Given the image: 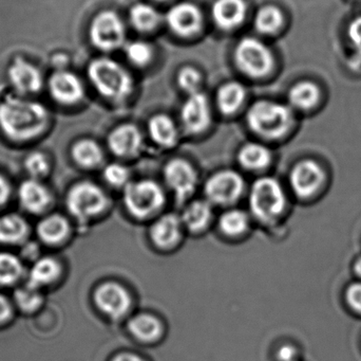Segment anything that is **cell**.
<instances>
[{
	"label": "cell",
	"instance_id": "cell-1",
	"mask_svg": "<svg viewBox=\"0 0 361 361\" xmlns=\"http://www.w3.org/2000/svg\"><path fill=\"white\" fill-rule=\"evenodd\" d=\"M48 123V112L42 104L16 97L0 103V129L15 141H29L39 136Z\"/></svg>",
	"mask_w": 361,
	"mask_h": 361
},
{
	"label": "cell",
	"instance_id": "cell-2",
	"mask_svg": "<svg viewBox=\"0 0 361 361\" xmlns=\"http://www.w3.org/2000/svg\"><path fill=\"white\" fill-rule=\"evenodd\" d=\"M88 76L97 90L109 99L123 100L133 91V78L114 59L99 57L91 61Z\"/></svg>",
	"mask_w": 361,
	"mask_h": 361
},
{
	"label": "cell",
	"instance_id": "cell-3",
	"mask_svg": "<svg viewBox=\"0 0 361 361\" xmlns=\"http://www.w3.org/2000/svg\"><path fill=\"white\" fill-rule=\"evenodd\" d=\"M247 123L261 137L275 139L286 133L292 124L290 107L277 102L261 100L252 104L247 112Z\"/></svg>",
	"mask_w": 361,
	"mask_h": 361
},
{
	"label": "cell",
	"instance_id": "cell-4",
	"mask_svg": "<svg viewBox=\"0 0 361 361\" xmlns=\"http://www.w3.org/2000/svg\"><path fill=\"white\" fill-rule=\"evenodd\" d=\"M250 206L255 218L265 224L273 222L286 207V195L281 184L271 177L257 180L250 191Z\"/></svg>",
	"mask_w": 361,
	"mask_h": 361
},
{
	"label": "cell",
	"instance_id": "cell-5",
	"mask_svg": "<svg viewBox=\"0 0 361 361\" xmlns=\"http://www.w3.org/2000/svg\"><path fill=\"white\" fill-rule=\"evenodd\" d=\"M165 203L162 188L152 180L129 182L125 187L124 203L131 215L147 218L156 214Z\"/></svg>",
	"mask_w": 361,
	"mask_h": 361
},
{
	"label": "cell",
	"instance_id": "cell-6",
	"mask_svg": "<svg viewBox=\"0 0 361 361\" xmlns=\"http://www.w3.org/2000/svg\"><path fill=\"white\" fill-rule=\"evenodd\" d=\"M235 59L243 73L261 78L271 71L274 57L269 47L254 37H245L235 47Z\"/></svg>",
	"mask_w": 361,
	"mask_h": 361
},
{
	"label": "cell",
	"instance_id": "cell-7",
	"mask_svg": "<svg viewBox=\"0 0 361 361\" xmlns=\"http://www.w3.org/2000/svg\"><path fill=\"white\" fill-rule=\"evenodd\" d=\"M67 206L70 213L78 220H90L105 210L107 197L97 184L80 182L68 193Z\"/></svg>",
	"mask_w": 361,
	"mask_h": 361
},
{
	"label": "cell",
	"instance_id": "cell-8",
	"mask_svg": "<svg viewBox=\"0 0 361 361\" xmlns=\"http://www.w3.org/2000/svg\"><path fill=\"white\" fill-rule=\"evenodd\" d=\"M89 35L92 44L99 50H114L124 44V23L114 11H103L93 18Z\"/></svg>",
	"mask_w": 361,
	"mask_h": 361
},
{
	"label": "cell",
	"instance_id": "cell-9",
	"mask_svg": "<svg viewBox=\"0 0 361 361\" xmlns=\"http://www.w3.org/2000/svg\"><path fill=\"white\" fill-rule=\"evenodd\" d=\"M94 302L101 313L114 321L125 319L133 304L130 292L116 282H107L99 286L95 290Z\"/></svg>",
	"mask_w": 361,
	"mask_h": 361
},
{
	"label": "cell",
	"instance_id": "cell-10",
	"mask_svg": "<svg viewBox=\"0 0 361 361\" xmlns=\"http://www.w3.org/2000/svg\"><path fill=\"white\" fill-rule=\"evenodd\" d=\"M244 182L237 172H218L205 184V194L209 203L228 206L235 203L243 192Z\"/></svg>",
	"mask_w": 361,
	"mask_h": 361
},
{
	"label": "cell",
	"instance_id": "cell-11",
	"mask_svg": "<svg viewBox=\"0 0 361 361\" xmlns=\"http://www.w3.org/2000/svg\"><path fill=\"white\" fill-rule=\"evenodd\" d=\"M324 180V170L317 162L309 159L297 163L290 172V187L300 199L312 196L320 188Z\"/></svg>",
	"mask_w": 361,
	"mask_h": 361
},
{
	"label": "cell",
	"instance_id": "cell-12",
	"mask_svg": "<svg viewBox=\"0 0 361 361\" xmlns=\"http://www.w3.org/2000/svg\"><path fill=\"white\" fill-rule=\"evenodd\" d=\"M164 177L169 188L175 192L178 201L188 199L197 187V172L190 163L183 159H173L165 167Z\"/></svg>",
	"mask_w": 361,
	"mask_h": 361
},
{
	"label": "cell",
	"instance_id": "cell-13",
	"mask_svg": "<svg viewBox=\"0 0 361 361\" xmlns=\"http://www.w3.org/2000/svg\"><path fill=\"white\" fill-rule=\"evenodd\" d=\"M180 119L185 129L190 133H200L208 126L210 122L209 104L203 93L197 91L189 95L180 110Z\"/></svg>",
	"mask_w": 361,
	"mask_h": 361
},
{
	"label": "cell",
	"instance_id": "cell-14",
	"mask_svg": "<svg viewBox=\"0 0 361 361\" xmlns=\"http://www.w3.org/2000/svg\"><path fill=\"white\" fill-rule=\"evenodd\" d=\"M49 90L55 101L63 105L78 103L84 95V87L75 74L59 71L49 80Z\"/></svg>",
	"mask_w": 361,
	"mask_h": 361
},
{
	"label": "cell",
	"instance_id": "cell-15",
	"mask_svg": "<svg viewBox=\"0 0 361 361\" xmlns=\"http://www.w3.org/2000/svg\"><path fill=\"white\" fill-rule=\"evenodd\" d=\"M166 21L176 33L180 36H189L201 27L202 15L195 4L180 2L167 12Z\"/></svg>",
	"mask_w": 361,
	"mask_h": 361
},
{
	"label": "cell",
	"instance_id": "cell-16",
	"mask_svg": "<svg viewBox=\"0 0 361 361\" xmlns=\"http://www.w3.org/2000/svg\"><path fill=\"white\" fill-rule=\"evenodd\" d=\"M8 78L14 88L23 95L38 93L44 84L39 70L21 59L13 61L8 68Z\"/></svg>",
	"mask_w": 361,
	"mask_h": 361
},
{
	"label": "cell",
	"instance_id": "cell-17",
	"mask_svg": "<svg viewBox=\"0 0 361 361\" xmlns=\"http://www.w3.org/2000/svg\"><path fill=\"white\" fill-rule=\"evenodd\" d=\"M182 220L176 214H165L152 225L150 237L162 249H171L180 243L183 237Z\"/></svg>",
	"mask_w": 361,
	"mask_h": 361
},
{
	"label": "cell",
	"instance_id": "cell-18",
	"mask_svg": "<svg viewBox=\"0 0 361 361\" xmlns=\"http://www.w3.org/2000/svg\"><path fill=\"white\" fill-rule=\"evenodd\" d=\"M141 133L135 125L123 124L116 127L108 137V146L114 154L130 157L137 154L142 146Z\"/></svg>",
	"mask_w": 361,
	"mask_h": 361
},
{
	"label": "cell",
	"instance_id": "cell-19",
	"mask_svg": "<svg viewBox=\"0 0 361 361\" xmlns=\"http://www.w3.org/2000/svg\"><path fill=\"white\" fill-rule=\"evenodd\" d=\"M247 12L244 0H216L212 4V15L221 29L231 30L243 23Z\"/></svg>",
	"mask_w": 361,
	"mask_h": 361
},
{
	"label": "cell",
	"instance_id": "cell-20",
	"mask_svg": "<svg viewBox=\"0 0 361 361\" xmlns=\"http://www.w3.org/2000/svg\"><path fill=\"white\" fill-rule=\"evenodd\" d=\"M19 199L25 210L32 213H40L48 207L51 196L49 191L37 179H30L19 188Z\"/></svg>",
	"mask_w": 361,
	"mask_h": 361
},
{
	"label": "cell",
	"instance_id": "cell-21",
	"mask_svg": "<svg viewBox=\"0 0 361 361\" xmlns=\"http://www.w3.org/2000/svg\"><path fill=\"white\" fill-rule=\"evenodd\" d=\"M130 334L144 343H156L163 334L162 322L149 314L133 316L128 322Z\"/></svg>",
	"mask_w": 361,
	"mask_h": 361
},
{
	"label": "cell",
	"instance_id": "cell-22",
	"mask_svg": "<svg viewBox=\"0 0 361 361\" xmlns=\"http://www.w3.org/2000/svg\"><path fill=\"white\" fill-rule=\"evenodd\" d=\"M212 218V208L209 201H195L183 211L180 220L183 226L192 233L205 230Z\"/></svg>",
	"mask_w": 361,
	"mask_h": 361
},
{
	"label": "cell",
	"instance_id": "cell-23",
	"mask_svg": "<svg viewBox=\"0 0 361 361\" xmlns=\"http://www.w3.org/2000/svg\"><path fill=\"white\" fill-rule=\"evenodd\" d=\"M149 134L159 146L171 148L178 139L175 122L166 114H156L149 121Z\"/></svg>",
	"mask_w": 361,
	"mask_h": 361
},
{
	"label": "cell",
	"instance_id": "cell-24",
	"mask_svg": "<svg viewBox=\"0 0 361 361\" xmlns=\"http://www.w3.org/2000/svg\"><path fill=\"white\" fill-rule=\"evenodd\" d=\"M320 90L315 83L302 81L297 83L288 93L290 106L298 110H307L314 107L319 101Z\"/></svg>",
	"mask_w": 361,
	"mask_h": 361
},
{
	"label": "cell",
	"instance_id": "cell-25",
	"mask_svg": "<svg viewBox=\"0 0 361 361\" xmlns=\"http://www.w3.org/2000/svg\"><path fill=\"white\" fill-rule=\"evenodd\" d=\"M245 99V88L238 82H228L223 85L216 93L219 110L225 114H233Z\"/></svg>",
	"mask_w": 361,
	"mask_h": 361
},
{
	"label": "cell",
	"instance_id": "cell-26",
	"mask_svg": "<svg viewBox=\"0 0 361 361\" xmlns=\"http://www.w3.org/2000/svg\"><path fill=\"white\" fill-rule=\"evenodd\" d=\"M238 159L242 167L245 169L261 170L269 165L271 155L267 146L252 142L242 146Z\"/></svg>",
	"mask_w": 361,
	"mask_h": 361
},
{
	"label": "cell",
	"instance_id": "cell-27",
	"mask_svg": "<svg viewBox=\"0 0 361 361\" xmlns=\"http://www.w3.org/2000/svg\"><path fill=\"white\" fill-rule=\"evenodd\" d=\"M72 157L80 167L90 169L102 162L103 152L97 142L91 139H82L74 144Z\"/></svg>",
	"mask_w": 361,
	"mask_h": 361
},
{
	"label": "cell",
	"instance_id": "cell-28",
	"mask_svg": "<svg viewBox=\"0 0 361 361\" xmlns=\"http://www.w3.org/2000/svg\"><path fill=\"white\" fill-rule=\"evenodd\" d=\"M69 233V224L61 215H51L38 225V235L48 244L61 243Z\"/></svg>",
	"mask_w": 361,
	"mask_h": 361
},
{
	"label": "cell",
	"instance_id": "cell-29",
	"mask_svg": "<svg viewBox=\"0 0 361 361\" xmlns=\"http://www.w3.org/2000/svg\"><path fill=\"white\" fill-rule=\"evenodd\" d=\"M27 233V225L16 214L0 218V242L6 244L19 243Z\"/></svg>",
	"mask_w": 361,
	"mask_h": 361
},
{
	"label": "cell",
	"instance_id": "cell-30",
	"mask_svg": "<svg viewBox=\"0 0 361 361\" xmlns=\"http://www.w3.org/2000/svg\"><path fill=\"white\" fill-rule=\"evenodd\" d=\"M221 231L227 237H240L247 231L250 218L241 210H228L221 215L219 220Z\"/></svg>",
	"mask_w": 361,
	"mask_h": 361
},
{
	"label": "cell",
	"instance_id": "cell-31",
	"mask_svg": "<svg viewBox=\"0 0 361 361\" xmlns=\"http://www.w3.org/2000/svg\"><path fill=\"white\" fill-rule=\"evenodd\" d=\"M59 273H61V268L56 261L52 259H42L38 261L32 268L29 285L35 288L48 285L59 277Z\"/></svg>",
	"mask_w": 361,
	"mask_h": 361
},
{
	"label": "cell",
	"instance_id": "cell-32",
	"mask_svg": "<svg viewBox=\"0 0 361 361\" xmlns=\"http://www.w3.org/2000/svg\"><path fill=\"white\" fill-rule=\"evenodd\" d=\"M283 25V14L275 6H264L257 12L255 25L259 32L264 34L275 33Z\"/></svg>",
	"mask_w": 361,
	"mask_h": 361
},
{
	"label": "cell",
	"instance_id": "cell-33",
	"mask_svg": "<svg viewBox=\"0 0 361 361\" xmlns=\"http://www.w3.org/2000/svg\"><path fill=\"white\" fill-rule=\"evenodd\" d=\"M130 21L139 31H150L158 25L160 14L149 4H137L131 8Z\"/></svg>",
	"mask_w": 361,
	"mask_h": 361
},
{
	"label": "cell",
	"instance_id": "cell-34",
	"mask_svg": "<svg viewBox=\"0 0 361 361\" xmlns=\"http://www.w3.org/2000/svg\"><path fill=\"white\" fill-rule=\"evenodd\" d=\"M23 266L18 259L12 254H0V284L10 285L20 277Z\"/></svg>",
	"mask_w": 361,
	"mask_h": 361
},
{
	"label": "cell",
	"instance_id": "cell-35",
	"mask_svg": "<svg viewBox=\"0 0 361 361\" xmlns=\"http://www.w3.org/2000/svg\"><path fill=\"white\" fill-rule=\"evenodd\" d=\"M125 52H126L127 59L137 66L146 65L149 63L152 57V48L147 42H128L125 46Z\"/></svg>",
	"mask_w": 361,
	"mask_h": 361
},
{
	"label": "cell",
	"instance_id": "cell-36",
	"mask_svg": "<svg viewBox=\"0 0 361 361\" xmlns=\"http://www.w3.org/2000/svg\"><path fill=\"white\" fill-rule=\"evenodd\" d=\"M15 298L18 307L25 312L35 311L42 303V297L37 292V288L31 285L17 290Z\"/></svg>",
	"mask_w": 361,
	"mask_h": 361
},
{
	"label": "cell",
	"instance_id": "cell-37",
	"mask_svg": "<svg viewBox=\"0 0 361 361\" xmlns=\"http://www.w3.org/2000/svg\"><path fill=\"white\" fill-rule=\"evenodd\" d=\"M25 169L33 179L44 177L49 172V162L42 153H32L25 159Z\"/></svg>",
	"mask_w": 361,
	"mask_h": 361
},
{
	"label": "cell",
	"instance_id": "cell-38",
	"mask_svg": "<svg viewBox=\"0 0 361 361\" xmlns=\"http://www.w3.org/2000/svg\"><path fill=\"white\" fill-rule=\"evenodd\" d=\"M178 83L183 90L191 95L199 91L197 89L201 83V76L195 68L185 67L178 74Z\"/></svg>",
	"mask_w": 361,
	"mask_h": 361
},
{
	"label": "cell",
	"instance_id": "cell-39",
	"mask_svg": "<svg viewBox=\"0 0 361 361\" xmlns=\"http://www.w3.org/2000/svg\"><path fill=\"white\" fill-rule=\"evenodd\" d=\"M104 178L114 187H126L129 184V171L124 165L111 163L104 171Z\"/></svg>",
	"mask_w": 361,
	"mask_h": 361
},
{
	"label": "cell",
	"instance_id": "cell-40",
	"mask_svg": "<svg viewBox=\"0 0 361 361\" xmlns=\"http://www.w3.org/2000/svg\"><path fill=\"white\" fill-rule=\"evenodd\" d=\"M348 35L358 54L361 55V16L354 19L348 30Z\"/></svg>",
	"mask_w": 361,
	"mask_h": 361
},
{
	"label": "cell",
	"instance_id": "cell-41",
	"mask_svg": "<svg viewBox=\"0 0 361 361\" xmlns=\"http://www.w3.org/2000/svg\"><path fill=\"white\" fill-rule=\"evenodd\" d=\"M347 300L354 311L361 314V283L350 286L347 292Z\"/></svg>",
	"mask_w": 361,
	"mask_h": 361
},
{
	"label": "cell",
	"instance_id": "cell-42",
	"mask_svg": "<svg viewBox=\"0 0 361 361\" xmlns=\"http://www.w3.org/2000/svg\"><path fill=\"white\" fill-rule=\"evenodd\" d=\"M278 361H297V351L292 345L280 348L277 353Z\"/></svg>",
	"mask_w": 361,
	"mask_h": 361
},
{
	"label": "cell",
	"instance_id": "cell-43",
	"mask_svg": "<svg viewBox=\"0 0 361 361\" xmlns=\"http://www.w3.org/2000/svg\"><path fill=\"white\" fill-rule=\"evenodd\" d=\"M11 189L8 182L0 175V206L6 203L10 196Z\"/></svg>",
	"mask_w": 361,
	"mask_h": 361
},
{
	"label": "cell",
	"instance_id": "cell-44",
	"mask_svg": "<svg viewBox=\"0 0 361 361\" xmlns=\"http://www.w3.org/2000/svg\"><path fill=\"white\" fill-rule=\"evenodd\" d=\"M11 315L10 303L8 302L4 297L0 296V322H4L8 319Z\"/></svg>",
	"mask_w": 361,
	"mask_h": 361
},
{
	"label": "cell",
	"instance_id": "cell-45",
	"mask_svg": "<svg viewBox=\"0 0 361 361\" xmlns=\"http://www.w3.org/2000/svg\"><path fill=\"white\" fill-rule=\"evenodd\" d=\"M112 361H146L144 360L143 358L140 357L137 354L128 353V352H125V353L118 354V355L114 356V360Z\"/></svg>",
	"mask_w": 361,
	"mask_h": 361
},
{
	"label": "cell",
	"instance_id": "cell-46",
	"mask_svg": "<svg viewBox=\"0 0 361 361\" xmlns=\"http://www.w3.org/2000/svg\"><path fill=\"white\" fill-rule=\"evenodd\" d=\"M355 271L358 276L361 278V259L357 261V263L355 264Z\"/></svg>",
	"mask_w": 361,
	"mask_h": 361
},
{
	"label": "cell",
	"instance_id": "cell-47",
	"mask_svg": "<svg viewBox=\"0 0 361 361\" xmlns=\"http://www.w3.org/2000/svg\"><path fill=\"white\" fill-rule=\"evenodd\" d=\"M160 1H164V0H160Z\"/></svg>",
	"mask_w": 361,
	"mask_h": 361
}]
</instances>
